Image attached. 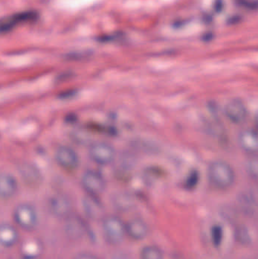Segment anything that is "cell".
Returning <instances> with one entry per match:
<instances>
[{"mask_svg":"<svg viewBox=\"0 0 258 259\" xmlns=\"http://www.w3.org/2000/svg\"><path fill=\"white\" fill-rule=\"evenodd\" d=\"M226 117L235 124H242L248 116V110L245 103L239 99H233L224 107Z\"/></svg>","mask_w":258,"mask_h":259,"instance_id":"52a82bcc","label":"cell"},{"mask_svg":"<svg viewBox=\"0 0 258 259\" xmlns=\"http://www.w3.org/2000/svg\"><path fill=\"white\" fill-rule=\"evenodd\" d=\"M83 211L88 218L92 220H102L105 217V209L98 196L86 195L82 202Z\"/></svg>","mask_w":258,"mask_h":259,"instance_id":"7c38bea8","label":"cell"},{"mask_svg":"<svg viewBox=\"0 0 258 259\" xmlns=\"http://www.w3.org/2000/svg\"><path fill=\"white\" fill-rule=\"evenodd\" d=\"M126 235L134 241L145 240L149 234L148 224L141 219H133L125 223Z\"/></svg>","mask_w":258,"mask_h":259,"instance_id":"8fae6325","label":"cell"},{"mask_svg":"<svg viewBox=\"0 0 258 259\" xmlns=\"http://www.w3.org/2000/svg\"><path fill=\"white\" fill-rule=\"evenodd\" d=\"M241 149L251 155H256L258 149L257 133L255 130L247 128L241 131L238 137Z\"/></svg>","mask_w":258,"mask_h":259,"instance_id":"4fadbf2b","label":"cell"},{"mask_svg":"<svg viewBox=\"0 0 258 259\" xmlns=\"http://www.w3.org/2000/svg\"><path fill=\"white\" fill-rule=\"evenodd\" d=\"M239 203L242 211L248 214H252L255 211L256 201L251 193H244L239 196Z\"/></svg>","mask_w":258,"mask_h":259,"instance_id":"ffe728a7","label":"cell"},{"mask_svg":"<svg viewBox=\"0 0 258 259\" xmlns=\"http://www.w3.org/2000/svg\"><path fill=\"white\" fill-rule=\"evenodd\" d=\"M247 172L252 179L257 180L258 176V160L257 155H254L247 162Z\"/></svg>","mask_w":258,"mask_h":259,"instance_id":"7402d4cb","label":"cell"},{"mask_svg":"<svg viewBox=\"0 0 258 259\" xmlns=\"http://www.w3.org/2000/svg\"><path fill=\"white\" fill-rule=\"evenodd\" d=\"M19 240V234L13 225L0 224V246L10 248L15 246Z\"/></svg>","mask_w":258,"mask_h":259,"instance_id":"9a60e30c","label":"cell"},{"mask_svg":"<svg viewBox=\"0 0 258 259\" xmlns=\"http://www.w3.org/2000/svg\"><path fill=\"white\" fill-rule=\"evenodd\" d=\"M18 173L23 182L32 188L39 187L42 183V173L34 164L23 163L18 166Z\"/></svg>","mask_w":258,"mask_h":259,"instance_id":"30bf717a","label":"cell"},{"mask_svg":"<svg viewBox=\"0 0 258 259\" xmlns=\"http://www.w3.org/2000/svg\"><path fill=\"white\" fill-rule=\"evenodd\" d=\"M18 259H39V258H24V257H20Z\"/></svg>","mask_w":258,"mask_h":259,"instance_id":"4316f807","label":"cell"},{"mask_svg":"<svg viewBox=\"0 0 258 259\" xmlns=\"http://www.w3.org/2000/svg\"><path fill=\"white\" fill-rule=\"evenodd\" d=\"M48 210L51 214L59 219H67L71 214L72 205L67 196L56 194L48 200Z\"/></svg>","mask_w":258,"mask_h":259,"instance_id":"9c48e42d","label":"cell"},{"mask_svg":"<svg viewBox=\"0 0 258 259\" xmlns=\"http://www.w3.org/2000/svg\"><path fill=\"white\" fill-rule=\"evenodd\" d=\"M66 231L72 238L79 239L83 237L86 231V225L83 219L78 216L71 215L67 218Z\"/></svg>","mask_w":258,"mask_h":259,"instance_id":"e0dca14e","label":"cell"},{"mask_svg":"<svg viewBox=\"0 0 258 259\" xmlns=\"http://www.w3.org/2000/svg\"><path fill=\"white\" fill-rule=\"evenodd\" d=\"M81 185L88 195L98 196L106 190V181L100 172L87 170L82 175Z\"/></svg>","mask_w":258,"mask_h":259,"instance_id":"277c9868","label":"cell"},{"mask_svg":"<svg viewBox=\"0 0 258 259\" xmlns=\"http://www.w3.org/2000/svg\"><path fill=\"white\" fill-rule=\"evenodd\" d=\"M198 175L195 172H193V173L191 174L190 177L188 178L187 181V187H193L194 186L196 185L197 182H198Z\"/></svg>","mask_w":258,"mask_h":259,"instance_id":"d4e9b609","label":"cell"},{"mask_svg":"<svg viewBox=\"0 0 258 259\" xmlns=\"http://www.w3.org/2000/svg\"><path fill=\"white\" fill-rule=\"evenodd\" d=\"M101 232L106 243L111 246H119L127 237L125 223L116 215H108L103 218Z\"/></svg>","mask_w":258,"mask_h":259,"instance_id":"7a4b0ae2","label":"cell"},{"mask_svg":"<svg viewBox=\"0 0 258 259\" xmlns=\"http://www.w3.org/2000/svg\"><path fill=\"white\" fill-rule=\"evenodd\" d=\"M43 250L42 243L36 239H28L20 246L21 256L27 258H39Z\"/></svg>","mask_w":258,"mask_h":259,"instance_id":"2e32d148","label":"cell"},{"mask_svg":"<svg viewBox=\"0 0 258 259\" xmlns=\"http://www.w3.org/2000/svg\"><path fill=\"white\" fill-rule=\"evenodd\" d=\"M73 259H101L95 254L91 252H80L74 256Z\"/></svg>","mask_w":258,"mask_h":259,"instance_id":"cb8c5ba5","label":"cell"},{"mask_svg":"<svg viewBox=\"0 0 258 259\" xmlns=\"http://www.w3.org/2000/svg\"><path fill=\"white\" fill-rule=\"evenodd\" d=\"M234 237L239 244L244 246H248L252 243V237L251 232L247 227L239 225L234 230Z\"/></svg>","mask_w":258,"mask_h":259,"instance_id":"d6986e66","label":"cell"},{"mask_svg":"<svg viewBox=\"0 0 258 259\" xmlns=\"http://www.w3.org/2000/svg\"><path fill=\"white\" fill-rule=\"evenodd\" d=\"M18 190V180L15 176L9 173H0V199H12Z\"/></svg>","mask_w":258,"mask_h":259,"instance_id":"5bb4252c","label":"cell"},{"mask_svg":"<svg viewBox=\"0 0 258 259\" xmlns=\"http://www.w3.org/2000/svg\"><path fill=\"white\" fill-rule=\"evenodd\" d=\"M114 206L121 211H127L135 206L133 198L127 193H118L114 197Z\"/></svg>","mask_w":258,"mask_h":259,"instance_id":"ac0fdd59","label":"cell"},{"mask_svg":"<svg viewBox=\"0 0 258 259\" xmlns=\"http://www.w3.org/2000/svg\"><path fill=\"white\" fill-rule=\"evenodd\" d=\"M139 259H165L163 251L154 245H148L142 248Z\"/></svg>","mask_w":258,"mask_h":259,"instance_id":"44dd1931","label":"cell"},{"mask_svg":"<svg viewBox=\"0 0 258 259\" xmlns=\"http://www.w3.org/2000/svg\"><path fill=\"white\" fill-rule=\"evenodd\" d=\"M13 219L18 226L26 231H33L39 224V216L36 208L29 203H21L15 207Z\"/></svg>","mask_w":258,"mask_h":259,"instance_id":"3957f363","label":"cell"},{"mask_svg":"<svg viewBox=\"0 0 258 259\" xmlns=\"http://www.w3.org/2000/svg\"><path fill=\"white\" fill-rule=\"evenodd\" d=\"M89 158L99 165H108L113 162L116 152L115 148L106 142H95L89 149Z\"/></svg>","mask_w":258,"mask_h":259,"instance_id":"5b68a950","label":"cell"},{"mask_svg":"<svg viewBox=\"0 0 258 259\" xmlns=\"http://www.w3.org/2000/svg\"><path fill=\"white\" fill-rule=\"evenodd\" d=\"M37 18L38 12L36 11H25L5 17L0 19V33H6L21 23L33 21Z\"/></svg>","mask_w":258,"mask_h":259,"instance_id":"ba28073f","label":"cell"},{"mask_svg":"<svg viewBox=\"0 0 258 259\" xmlns=\"http://www.w3.org/2000/svg\"><path fill=\"white\" fill-rule=\"evenodd\" d=\"M56 162L64 170L73 172L80 166V157L77 152L68 146H61L56 149L55 153Z\"/></svg>","mask_w":258,"mask_h":259,"instance_id":"8992f818","label":"cell"},{"mask_svg":"<svg viewBox=\"0 0 258 259\" xmlns=\"http://www.w3.org/2000/svg\"><path fill=\"white\" fill-rule=\"evenodd\" d=\"M112 259H130V257L127 255V254L124 253V252H118V253L115 254L114 255Z\"/></svg>","mask_w":258,"mask_h":259,"instance_id":"484cf974","label":"cell"},{"mask_svg":"<svg viewBox=\"0 0 258 259\" xmlns=\"http://www.w3.org/2000/svg\"><path fill=\"white\" fill-rule=\"evenodd\" d=\"M208 179L215 188L226 190L233 187L236 181L234 169L223 160H215L208 167Z\"/></svg>","mask_w":258,"mask_h":259,"instance_id":"6da1fadb","label":"cell"},{"mask_svg":"<svg viewBox=\"0 0 258 259\" xmlns=\"http://www.w3.org/2000/svg\"><path fill=\"white\" fill-rule=\"evenodd\" d=\"M222 238L223 229L221 227L216 225L212 229V240H213V243H215V246H218L221 243Z\"/></svg>","mask_w":258,"mask_h":259,"instance_id":"603a6c76","label":"cell"},{"mask_svg":"<svg viewBox=\"0 0 258 259\" xmlns=\"http://www.w3.org/2000/svg\"><path fill=\"white\" fill-rule=\"evenodd\" d=\"M246 259H253V258H246Z\"/></svg>","mask_w":258,"mask_h":259,"instance_id":"83f0119b","label":"cell"}]
</instances>
